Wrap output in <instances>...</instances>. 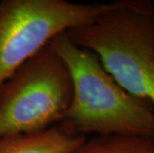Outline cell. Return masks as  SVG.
<instances>
[{
  "label": "cell",
  "instance_id": "6",
  "mask_svg": "<svg viewBox=\"0 0 154 153\" xmlns=\"http://www.w3.org/2000/svg\"><path fill=\"white\" fill-rule=\"evenodd\" d=\"M73 153H154V137L106 135L86 139Z\"/></svg>",
  "mask_w": 154,
  "mask_h": 153
},
{
  "label": "cell",
  "instance_id": "1",
  "mask_svg": "<svg viewBox=\"0 0 154 153\" xmlns=\"http://www.w3.org/2000/svg\"><path fill=\"white\" fill-rule=\"evenodd\" d=\"M50 44L66 63L73 80V99L60 124L84 136L154 137L152 103L122 89L104 70L99 57L75 45L67 33Z\"/></svg>",
  "mask_w": 154,
  "mask_h": 153
},
{
  "label": "cell",
  "instance_id": "2",
  "mask_svg": "<svg viewBox=\"0 0 154 153\" xmlns=\"http://www.w3.org/2000/svg\"><path fill=\"white\" fill-rule=\"evenodd\" d=\"M68 37L99 57L119 86L154 105V4L117 0L96 21L72 29Z\"/></svg>",
  "mask_w": 154,
  "mask_h": 153
},
{
  "label": "cell",
  "instance_id": "3",
  "mask_svg": "<svg viewBox=\"0 0 154 153\" xmlns=\"http://www.w3.org/2000/svg\"><path fill=\"white\" fill-rule=\"evenodd\" d=\"M73 93L69 68L49 44L0 87V137L31 134L60 123Z\"/></svg>",
  "mask_w": 154,
  "mask_h": 153
},
{
  "label": "cell",
  "instance_id": "5",
  "mask_svg": "<svg viewBox=\"0 0 154 153\" xmlns=\"http://www.w3.org/2000/svg\"><path fill=\"white\" fill-rule=\"evenodd\" d=\"M86 139L59 124L31 134L0 137V153H73Z\"/></svg>",
  "mask_w": 154,
  "mask_h": 153
},
{
  "label": "cell",
  "instance_id": "4",
  "mask_svg": "<svg viewBox=\"0 0 154 153\" xmlns=\"http://www.w3.org/2000/svg\"><path fill=\"white\" fill-rule=\"evenodd\" d=\"M68 0H3L0 2V87L24 63L59 35L96 21L116 7Z\"/></svg>",
  "mask_w": 154,
  "mask_h": 153
}]
</instances>
